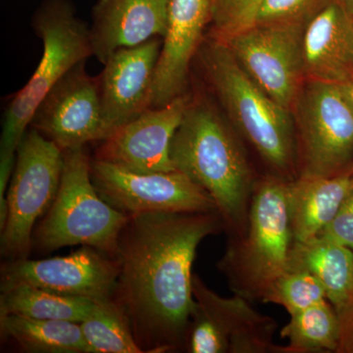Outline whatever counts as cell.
Returning a JSON list of instances; mask_svg holds the SVG:
<instances>
[{
  "mask_svg": "<svg viewBox=\"0 0 353 353\" xmlns=\"http://www.w3.org/2000/svg\"><path fill=\"white\" fill-rule=\"evenodd\" d=\"M81 328L90 353H143L126 316L112 299L99 301Z\"/></svg>",
  "mask_w": 353,
  "mask_h": 353,
  "instance_id": "cb8c5ba5",
  "label": "cell"
},
{
  "mask_svg": "<svg viewBox=\"0 0 353 353\" xmlns=\"http://www.w3.org/2000/svg\"><path fill=\"white\" fill-rule=\"evenodd\" d=\"M324 6L319 0H260L252 26L307 24Z\"/></svg>",
  "mask_w": 353,
  "mask_h": 353,
  "instance_id": "4316f807",
  "label": "cell"
},
{
  "mask_svg": "<svg viewBox=\"0 0 353 353\" xmlns=\"http://www.w3.org/2000/svg\"><path fill=\"white\" fill-rule=\"evenodd\" d=\"M161 46L157 37L139 46L121 48L103 64L99 83L108 137L150 108Z\"/></svg>",
  "mask_w": 353,
  "mask_h": 353,
  "instance_id": "5bb4252c",
  "label": "cell"
},
{
  "mask_svg": "<svg viewBox=\"0 0 353 353\" xmlns=\"http://www.w3.org/2000/svg\"><path fill=\"white\" fill-rule=\"evenodd\" d=\"M167 25L168 0H99L90 28L92 57L104 64L121 48L163 38Z\"/></svg>",
  "mask_w": 353,
  "mask_h": 353,
  "instance_id": "e0dca14e",
  "label": "cell"
},
{
  "mask_svg": "<svg viewBox=\"0 0 353 353\" xmlns=\"http://www.w3.org/2000/svg\"><path fill=\"white\" fill-rule=\"evenodd\" d=\"M29 128L63 152L106 139L99 77L88 73L85 61L70 70L46 94Z\"/></svg>",
  "mask_w": 353,
  "mask_h": 353,
  "instance_id": "7c38bea8",
  "label": "cell"
},
{
  "mask_svg": "<svg viewBox=\"0 0 353 353\" xmlns=\"http://www.w3.org/2000/svg\"><path fill=\"white\" fill-rule=\"evenodd\" d=\"M303 50L306 81H353V16L340 4L327 3L305 25Z\"/></svg>",
  "mask_w": 353,
  "mask_h": 353,
  "instance_id": "ac0fdd59",
  "label": "cell"
},
{
  "mask_svg": "<svg viewBox=\"0 0 353 353\" xmlns=\"http://www.w3.org/2000/svg\"><path fill=\"white\" fill-rule=\"evenodd\" d=\"M341 352H353V332L352 334H350L348 340L345 341V345H343V348H341Z\"/></svg>",
  "mask_w": 353,
  "mask_h": 353,
  "instance_id": "f546056e",
  "label": "cell"
},
{
  "mask_svg": "<svg viewBox=\"0 0 353 353\" xmlns=\"http://www.w3.org/2000/svg\"><path fill=\"white\" fill-rule=\"evenodd\" d=\"M190 102L183 94L161 108L148 109L101 141L95 159L137 173L176 171L172 141Z\"/></svg>",
  "mask_w": 353,
  "mask_h": 353,
  "instance_id": "4fadbf2b",
  "label": "cell"
},
{
  "mask_svg": "<svg viewBox=\"0 0 353 353\" xmlns=\"http://www.w3.org/2000/svg\"><path fill=\"white\" fill-rule=\"evenodd\" d=\"M90 176L101 199L128 216L217 211L208 192L180 171L137 173L94 158Z\"/></svg>",
  "mask_w": 353,
  "mask_h": 353,
  "instance_id": "30bf717a",
  "label": "cell"
},
{
  "mask_svg": "<svg viewBox=\"0 0 353 353\" xmlns=\"http://www.w3.org/2000/svg\"><path fill=\"white\" fill-rule=\"evenodd\" d=\"M348 1H350V3L352 4L353 8V0H348Z\"/></svg>",
  "mask_w": 353,
  "mask_h": 353,
  "instance_id": "4dcf8cb0",
  "label": "cell"
},
{
  "mask_svg": "<svg viewBox=\"0 0 353 353\" xmlns=\"http://www.w3.org/2000/svg\"><path fill=\"white\" fill-rule=\"evenodd\" d=\"M196 301L192 314L205 321L217 341L219 353H284L274 343L277 323L252 307L245 297H223L209 289L199 276L192 277Z\"/></svg>",
  "mask_w": 353,
  "mask_h": 353,
  "instance_id": "9a60e30c",
  "label": "cell"
},
{
  "mask_svg": "<svg viewBox=\"0 0 353 353\" xmlns=\"http://www.w3.org/2000/svg\"><path fill=\"white\" fill-rule=\"evenodd\" d=\"M260 0H211L212 32L227 39L253 25Z\"/></svg>",
  "mask_w": 353,
  "mask_h": 353,
  "instance_id": "484cf974",
  "label": "cell"
},
{
  "mask_svg": "<svg viewBox=\"0 0 353 353\" xmlns=\"http://www.w3.org/2000/svg\"><path fill=\"white\" fill-rule=\"evenodd\" d=\"M32 27L43 41V57L31 79L7 106L0 157H15L46 94L70 70L92 57L90 29L67 0H46L34 15Z\"/></svg>",
  "mask_w": 353,
  "mask_h": 353,
  "instance_id": "8992f818",
  "label": "cell"
},
{
  "mask_svg": "<svg viewBox=\"0 0 353 353\" xmlns=\"http://www.w3.org/2000/svg\"><path fill=\"white\" fill-rule=\"evenodd\" d=\"M118 276L115 257L82 246L67 256L6 261L1 267L0 289L24 284L61 296L102 301L112 299Z\"/></svg>",
  "mask_w": 353,
  "mask_h": 353,
  "instance_id": "8fae6325",
  "label": "cell"
},
{
  "mask_svg": "<svg viewBox=\"0 0 353 353\" xmlns=\"http://www.w3.org/2000/svg\"><path fill=\"white\" fill-rule=\"evenodd\" d=\"M296 111L297 176H330L352 166L353 106L340 85L306 81Z\"/></svg>",
  "mask_w": 353,
  "mask_h": 353,
  "instance_id": "ba28073f",
  "label": "cell"
},
{
  "mask_svg": "<svg viewBox=\"0 0 353 353\" xmlns=\"http://www.w3.org/2000/svg\"><path fill=\"white\" fill-rule=\"evenodd\" d=\"M206 79L238 131L271 176L297 178L296 123L292 111L274 101L236 61L228 46L211 37L199 50Z\"/></svg>",
  "mask_w": 353,
  "mask_h": 353,
  "instance_id": "3957f363",
  "label": "cell"
},
{
  "mask_svg": "<svg viewBox=\"0 0 353 353\" xmlns=\"http://www.w3.org/2000/svg\"><path fill=\"white\" fill-rule=\"evenodd\" d=\"M281 338L289 345L284 353L340 352L343 328L336 311L328 301L290 316L281 330Z\"/></svg>",
  "mask_w": 353,
  "mask_h": 353,
  "instance_id": "603a6c76",
  "label": "cell"
},
{
  "mask_svg": "<svg viewBox=\"0 0 353 353\" xmlns=\"http://www.w3.org/2000/svg\"><path fill=\"white\" fill-rule=\"evenodd\" d=\"M317 238L334 241L353 250V185L333 220Z\"/></svg>",
  "mask_w": 353,
  "mask_h": 353,
  "instance_id": "83f0119b",
  "label": "cell"
},
{
  "mask_svg": "<svg viewBox=\"0 0 353 353\" xmlns=\"http://www.w3.org/2000/svg\"><path fill=\"white\" fill-rule=\"evenodd\" d=\"M327 301L326 292L315 276L289 269L274 283L264 303L278 304L292 316Z\"/></svg>",
  "mask_w": 353,
  "mask_h": 353,
  "instance_id": "d4e9b609",
  "label": "cell"
},
{
  "mask_svg": "<svg viewBox=\"0 0 353 353\" xmlns=\"http://www.w3.org/2000/svg\"><path fill=\"white\" fill-rule=\"evenodd\" d=\"M0 333L26 352L90 353L80 323L0 315Z\"/></svg>",
  "mask_w": 353,
  "mask_h": 353,
  "instance_id": "44dd1931",
  "label": "cell"
},
{
  "mask_svg": "<svg viewBox=\"0 0 353 353\" xmlns=\"http://www.w3.org/2000/svg\"><path fill=\"white\" fill-rule=\"evenodd\" d=\"M64 152L59 190L46 217L34 229L32 248L51 252L66 246H90L115 257L130 216L104 201L90 176L85 148Z\"/></svg>",
  "mask_w": 353,
  "mask_h": 353,
  "instance_id": "5b68a950",
  "label": "cell"
},
{
  "mask_svg": "<svg viewBox=\"0 0 353 353\" xmlns=\"http://www.w3.org/2000/svg\"><path fill=\"white\" fill-rule=\"evenodd\" d=\"M222 230L218 211L130 216L115 255L119 276L112 301L143 353L185 350L196 307L192 265L197 248Z\"/></svg>",
  "mask_w": 353,
  "mask_h": 353,
  "instance_id": "6da1fadb",
  "label": "cell"
},
{
  "mask_svg": "<svg viewBox=\"0 0 353 353\" xmlns=\"http://www.w3.org/2000/svg\"><path fill=\"white\" fill-rule=\"evenodd\" d=\"M305 25H255L222 41L253 81L292 112L306 82Z\"/></svg>",
  "mask_w": 353,
  "mask_h": 353,
  "instance_id": "9c48e42d",
  "label": "cell"
},
{
  "mask_svg": "<svg viewBox=\"0 0 353 353\" xmlns=\"http://www.w3.org/2000/svg\"><path fill=\"white\" fill-rule=\"evenodd\" d=\"M353 185V164L330 176H297L287 183V202L294 241L317 238L338 212Z\"/></svg>",
  "mask_w": 353,
  "mask_h": 353,
  "instance_id": "ffe728a7",
  "label": "cell"
},
{
  "mask_svg": "<svg viewBox=\"0 0 353 353\" xmlns=\"http://www.w3.org/2000/svg\"><path fill=\"white\" fill-rule=\"evenodd\" d=\"M170 154L176 170L215 202L229 236L243 234L259 179L240 141L214 108L204 101L190 102Z\"/></svg>",
  "mask_w": 353,
  "mask_h": 353,
  "instance_id": "7a4b0ae2",
  "label": "cell"
},
{
  "mask_svg": "<svg viewBox=\"0 0 353 353\" xmlns=\"http://www.w3.org/2000/svg\"><path fill=\"white\" fill-rule=\"evenodd\" d=\"M289 269L309 272L321 283L341 323V352L353 332V250L323 238L294 241Z\"/></svg>",
  "mask_w": 353,
  "mask_h": 353,
  "instance_id": "d6986e66",
  "label": "cell"
},
{
  "mask_svg": "<svg viewBox=\"0 0 353 353\" xmlns=\"http://www.w3.org/2000/svg\"><path fill=\"white\" fill-rule=\"evenodd\" d=\"M64 152L37 130L30 128L17 152L7 192L8 218L1 230V255L7 260L28 259L34 225L50 209L59 190Z\"/></svg>",
  "mask_w": 353,
  "mask_h": 353,
  "instance_id": "52a82bcc",
  "label": "cell"
},
{
  "mask_svg": "<svg viewBox=\"0 0 353 353\" xmlns=\"http://www.w3.org/2000/svg\"><path fill=\"white\" fill-rule=\"evenodd\" d=\"M211 18V0H168V25L153 80L150 108L185 94L190 64Z\"/></svg>",
  "mask_w": 353,
  "mask_h": 353,
  "instance_id": "2e32d148",
  "label": "cell"
},
{
  "mask_svg": "<svg viewBox=\"0 0 353 353\" xmlns=\"http://www.w3.org/2000/svg\"><path fill=\"white\" fill-rule=\"evenodd\" d=\"M287 183L265 176L253 190L248 226L243 234L230 236L218 261L234 294L264 303L274 283L289 270L294 238L287 202Z\"/></svg>",
  "mask_w": 353,
  "mask_h": 353,
  "instance_id": "277c9868",
  "label": "cell"
},
{
  "mask_svg": "<svg viewBox=\"0 0 353 353\" xmlns=\"http://www.w3.org/2000/svg\"><path fill=\"white\" fill-rule=\"evenodd\" d=\"M341 90L353 106V81L340 85Z\"/></svg>",
  "mask_w": 353,
  "mask_h": 353,
  "instance_id": "f1b7e54d",
  "label": "cell"
},
{
  "mask_svg": "<svg viewBox=\"0 0 353 353\" xmlns=\"http://www.w3.org/2000/svg\"><path fill=\"white\" fill-rule=\"evenodd\" d=\"M99 301L61 296L32 287L16 285L1 290L0 315L13 314L34 319L82 323Z\"/></svg>",
  "mask_w": 353,
  "mask_h": 353,
  "instance_id": "7402d4cb",
  "label": "cell"
}]
</instances>
